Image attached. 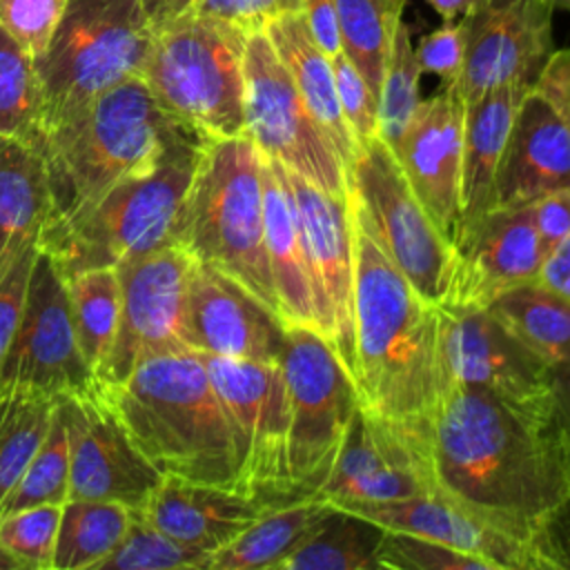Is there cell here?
Returning <instances> with one entry per match:
<instances>
[{"label":"cell","mask_w":570,"mask_h":570,"mask_svg":"<svg viewBox=\"0 0 570 570\" xmlns=\"http://www.w3.org/2000/svg\"><path fill=\"white\" fill-rule=\"evenodd\" d=\"M428 465L430 494L525 543L539 519L570 494L552 394L519 401L472 385H443L430 416Z\"/></svg>","instance_id":"6da1fadb"},{"label":"cell","mask_w":570,"mask_h":570,"mask_svg":"<svg viewBox=\"0 0 570 570\" xmlns=\"http://www.w3.org/2000/svg\"><path fill=\"white\" fill-rule=\"evenodd\" d=\"M354 245V387L358 405L396 423L430 421L441 390L439 305L428 303L372 234L347 191Z\"/></svg>","instance_id":"7a4b0ae2"},{"label":"cell","mask_w":570,"mask_h":570,"mask_svg":"<svg viewBox=\"0 0 570 570\" xmlns=\"http://www.w3.org/2000/svg\"><path fill=\"white\" fill-rule=\"evenodd\" d=\"M105 390L134 443L163 474L236 490L232 430L196 350L149 352L122 383Z\"/></svg>","instance_id":"3957f363"},{"label":"cell","mask_w":570,"mask_h":570,"mask_svg":"<svg viewBox=\"0 0 570 570\" xmlns=\"http://www.w3.org/2000/svg\"><path fill=\"white\" fill-rule=\"evenodd\" d=\"M205 142L198 131L183 129L151 165L120 178L71 216L47 220L38 249L69 278L176 245L178 216Z\"/></svg>","instance_id":"277c9868"},{"label":"cell","mask_w":570,"mask_h":570,"mask_svg":"<svg viewBox=\"0 0 570 570\" xmlns=\"http://www.w3.org/2000/svg\"><path fill=\"white\" fill-rule=\"evenodd\" d=\"M183 129L187 127L156 102L140 76L96 96L76 118L47 136V220L71 216L120 178L151 165Z\"/></svg>","instance_id":"5b68a950"},{"label":"cell","mask_w":570,"mask_h":570,"mask_svg":"<svg viewBox=\"0 0 570 570\" xmlns=\"http://www.w3.org/2000/svg\"><path fill=\"white\" fill-rule=\"evenodd\" d=\"M176 245L278 314L265 252L263 154L249 136L205 142L178 216Z\"/></svg>","instance_id":"8992f818"},{"label":"cell","mask_w":570,"mask_h":570,"mask_svg":"<svg viewBox=\"0 0 570 570\" xmlns=\"http://www.w3.org/2000/svg\"><path fill=\"white\" fill-rule=\"evenodd\" d=\"M154 38L140 78L156 102L207 140L245 134L240 27L178 16L151 24Z\"/></svg>","instance_id":"52a82bcc"},{"label":"cell","mask_w":570,"mask_h":570,"mask_svg":"<svg viewBox=\"0 0 570 570\" xmlns=\"http://www.w3.org/2000/svg\"><path fill=\"white\" fill-rule=\"evenodd\" d=\"M154 29L142 0H69L36 58L45 91V142L109 87L140 76Z\"/></svg>","instance_id":"ba28073f"},{"label":"cell","mask_w":570,"mask_h":570,"mask_svg":"<svg viewBox=\"0 0 570 570\" xmlns=\"http://www.w3.org/2000/svg\"><path fill=\"white\" fill-rule=\"evenodd\" d=\"M278 363L289 394L292 483L298 497H309L336 461L358 394L336 350L314 327L287 325Z\"/></svg>","instance_id":"9c48e42d"},{"label":"cell","mask_w":570,"mask_h":570,"mask_svg":"<svg viewBox=\"0 0 570 570\" xmlns=\"http://www.w3.org/2000/svg\"><path fill=\"white\" fill-rule=\"evenodd\" d=\"M198 354L232 430L236 490L269 503L298 497L287 456L289 394L281 363Z\"/></svg>","instance_id":"30bf717a"},{"label":"cell","mask_w":570,"mask_h":570,"mask_svg":"<svg viewBox=\"0 0 570 570\" xmlns=\"http://www.w3.org/2000/svg\"><path fill=\"white\" fill-rule=\"evenodd\" d=\"M243 80L245 136L256 149L325 191L347 194L350 178L338 154L263 29L247 33Z\"/></svg>","instance_id":"8fae6325"},{"label":"cell","mask_w":570,"mask_h":570,"mask_svg":"<svg viewBox=\"0 0 570 570\" xmlns=\"http://www.w3.org/2000/svg\"><path fill=\"white\" fill-rule=\"evenodd\" d=\"M350 191L365 207L374 238L419 296L441 305L452 278L454 245L432 220L381 136L358 149Z\"/></svg>","instance_id":"7c38bea8"},{"label":"cell","mask_w":570,"mask_h":570,"mask_svg":"<svg viewBox=\"0 0 570 570\" xmlns=\"http://www.w3.org/2000/svg\"><path fill=\"white\" fill-rule=\"evenodd\" d=\"M60 407L69 441V499L142 510L165 474L134 443L105 385L96 379L60 396Z\"/></svg>","instance_id":"4fadbf2b"},{"label":"cell","mask_w":570,"mask_h":570,"mask_svg":"<svg viewBox=\"0 0 570 570\" xmlns=\"http://www.w3.org/2000/svg\"><path fill=\"white\" fill-rule=\"evenodd\" d=\"M570 189V49L552 51L530 82L497 174L494 205Z\"/></svg>","instance_id":"5bb4252c"},{"label":"cell","mask_w":570,"mask_h":570,"mask_svg":"<svg viewBox=\"0 0 570 570\" xmlns=\"http://www.w3.org/2000/svg\"><path fill=\"white\" fill-rule=\"evenodd\" d=\"M196 258L180 245H167L116 265L120 318L114 345L96 372L105 385L122 383L136 361L149 352L187 347V289Z\"/></svg>","instance_id":"9a60e30c"},{"label":"cell","mask_w":570,"mask_h":570,"mask_svg":"<svg viewBox=\"0 0 570 570\" xmlns=\"http://www.w3.org/2000/svg\"><path fill=\"white\" fill-rule=\"evenodd\" d=\"M96 381L85 361L71 318L67 281L38 249L20 327L0 370V387H24L65 396Z\"/></svg>","instance_id":"2e32d148"},{"label":"cell","mask_w":570,"mask_h":570,"mask_svg":"<svg viewBox=\"0 0 570 570\" xmlns=\"http://www.w3.org/2000/svg\"><path fill=\"white\" fill-rule=\"evenodd\" d=\"M430 421L396 423L356 407L336 461L316 492L330 503H376L430 494Z\"/></svg>","instance_id":"e0dca14e"},{"label":"cell","mask_w":570,"mask_h":570,"mask_svg":"<svg viewBox=\"0 0 570 570\" xmlns=\"http://www.w3.org/2000/svg\"><path fill=\"white\" fill-rule=\"evenodd\" d=\"M283 174L296 205L318 332L354 376V245L347 194L325 191L285 167Z\"/></svg>","instance_id":"ac0fdd59"},{"label":"cell","mask_w":570,"mask_h":570,"mask_svg":"<svg viewBox=\"0 0 570 570\" xmlns=\"http://www.w3.org/2000/svg\"><path fill=\"white\" fill-rule=\"evenodd\" d=\"M552 4L546 0H476L461 18L465 105L508 82H532L552 53Z\"/></svg>","instance_id":"d6986e66"},{"label":"cell","mask_w":570,"mask_h":570,"mask_svg":"<svg viewBox=\"0 0 570 570\" xmlns=\"http://www.w3.org/2000/svg\"><path fill=\"white\" fill-rule=\"evenodd\" d=\"M454 267L445 301L450 312L485 309L501 294L539 278L543 252L532 203L494 205L452 238Z\"/></svg>","instance_id":"ffe728a7"},{"label":"cell","mask_w":570,"mask_h":570,"mask_svg":"<svg viewBox=\"0 0 570 570\" xmlns=\"http://www.w3.org/2000/svg\"><path fill=\"white\" fill-rule=\"evenodd\" d=\"M439 318L441 387L448 383L472 385L519 401L552 394V370L488 307L465 312L439 307Z\"/></svg>","instance_id":"44dd1931"},{"label":"cell","mask_w":570,"mask_h":570,"mask_svg":"<svg viewBox=\"0 0 570 570\" xmlns=\"http://www.w3.org/2000/svg\"><path fill=\"white\" fill-rule=\"evenodd\" d=\"M285 327L249 289L196 261L187 289V347L223 358L278 363Z\"/></svg>","instance_id":"7402d4cb"},{"label":"cell","mask_w":570,"mask_h":570,"mask_svg":"<svg viewBox=\"0 0 570 570\" xmlns=\"http://www.w3.org/2000/svg\"><path fill=\"white\" fill-rule=\"evenodd\" d=\"M465 102L454 85L419 102L405 134L392 149L410 187L452 240L459 227Z\"/></svg>","instance_id":"603a6c76"},{"label":"cell","mask_w":570,"mask_h":570,"mask_svg":"<svg viewBox=\"0 0 570 570\" xmlns=\"http://www.w3.org/2000/svg\"><path fill=\"white\" fill-rule=\"evenodd\" d=\"M338 508L361 514L385 530L428 537L461 552L481 557L494 570H537L525 541L439 494H419L376 503H338Z\"/></svg>","instance_id":"cb8c5ba5"},{"label":"cell","mask_w":570,"mask_h":570,"mask_svg":"<svg viewBox=\"0 0 570 570\" xmlns=\"http://www.w3.org/2000/svg\"><path fill=\"white\" fill-rule=\"evenodd\" d=\"M267 505L269 501L234 488L165 474L142 512L176 541L212 557V552L227 546L254 523Z\"/></svg>","instance_id":"d4e9b609"},{"label":"cell","mask_w":570,"mask_h":570,"mask_svg":"<svg viewBox=\"0 0 570 570\" xmlns=\"http://www.w3.org/2000/svg\"><path fill=\"white\" fill-rule=\"evenodd\" d=\"M530 82H508L485 91L465 105L463 158L459 191V229L468 227L494 207V187L501 156L517 116V109ZM454 232V236H456Z\"/></svg>","instance_id":"484cf974"},{"label":"cell","mask_w":570,"mask_h":570,"mask_svg":"<svg viewBox=\"0 0 570 570\" xmlns=\"http://www.w3.org/2000/svg\"><path fill=\"white\" fill-rule=\"evenodd\" d=\"M263 216L265 252L276 292L278 314L285 325L318 330L316 303L303 249L296 205L281 163L263 156Z\"/></svg>","instance_id":"4316f807"},{"label":"cell","mask_w":570,"mask_h":570,"mask_svg":"<svg viewBox=\"0 0 570 570\" xmlns=\"http://www.w3.org/2000/svg\"><path fill=\"white\" fill-rule=\"evenodd\" d=\"M263 31L287 67L303 102L332 142L350 178L358 147L341 111L332 58L316 45L301 11H289L269 20Z\"/></svg>","instance_id":"83f0119b"},{"label":"cell","mask_w":570,"mask_h":570,"mask_svg":"<svg viewBox=\"0 0 570 570\" xmlns=\"http://www.w3.org/2000/svg\"><path fill=\"white\" fill-rule=\"evenodd\" d=\"M51 216L45 156L0 138V276Z\"/></svg>","instance_id":"f1b7e54d"},{"label":"cell","mask_w":570,"mask_h":570,"mask_svg":"<svg viewBox=\"0 0 570 570\" xmlns=\"http://www.w3.org/2000/svg\"><path fill=\"white\" fill-rule=\"evenodd\" d=\"M332 508L318 494L269 503L236 539L212 552L205 570H276Z\"/></svg>","instance_id":"f546056e"},{"label":"cell","mask_w":570,"mask_h":570,"mask_svg":"<svg viewBox=\"0 0 570 570\" xmlns=\"http://www.w3.org/2000/svg\"><path fill=\"white\" fill-rule=\"evenodd\" d=\"M492 316L510 330L550 370L570 365V301L539 281L519 285L488 305Z\"/></svg>","instance_id":"4dcf8cb0"},{"label":"cell","mask_w":570,"mask_h":570,"mask_svg":"<svg viewBox=\"0 0 570 570\" xmlns=\"http://www.w3.org/2000/svg\"><path fill=\"white\" fill-rule=\"evenodd\" d=\"M385 528L334 505L276 570H381Z\"/></svg>","instance_id":"1f68e13d"},{"label":"cell","mask_w":570,"mask_h":570,"mask_svg":"<svg viewBox=\"0 0 570 570\" xmlns=\"http://www.w3.org/2000/svg\"><path fill=\"white\" fill-rule=\"evenodd\" d=\"M0 138L45 149V91L33 53L0 27Z\"/></svg>","instance_id":"d6a6232c"},{"label":"cell","mask_w":570,"mask_h":570,"mask_svg":"<svg viewBox=\"0 0 570 570\" xmlns=\"http://www.w3.org/2000/svg\"><path fill=\"white\" fill-rule=\"evenodd\" d=\"M129 514V508L114 501H65L53 550V570H96L122 539Z\"/></svg>","instance_id":"836d02e7"},{"label":"cell","mask_w":570,"mask_h":570,"mask_svg":"<svg viewBox=\"0 0 570 570\" xmlns=\"http://www.w3.org/2000/svg\"><path fill=\"white\" fill-rule=\"evenodd\" d=\"M67 281L71 318L80 352L94 374L105 363L120 318V281L116 267H91Z\"/></svg>","instance_id":"e575fe53"},{"label":"cell","mask_w":570,"mask_h":570,"mask_svg":"<svg viewBox=\"0 0 570 570\" xmlns=\"http://www.w3.org/2000/svg\"><path fill=\"white\" fill-rule=\"evenodd\" d=\"M403 9L387 0H336L341 51L379 100L392 40Z\"/></svg>","instance_id":"d590c367"},{"label":"cell","mask_w":570,"mask_h":570,"mask_svg":"<svg viewBox=\"0 0 570 570\" xmlns=\"http://www.w3.org/2000/svg\"><path fill=\"white\" fill-rule=\"evenodd\" d=\"M56 405L58 396L45 392L0 387V501L42 445Z\"/></svg>","instance_id":"8d00e7d4"},{"label":"cell","mask_w":570,"mask_h":570,"mask_svg":"<svg viewBox=\"0 0 570 570\" xmlns=\"http://www.w3.org/2000/svg\"><path fill=\"white\" fill-rule=\"evenodd\" d=\"M65 501H69V441L58 396L51 428L22 476L0 501V514L36 505H62Z\"/></svg>","instance_id":"74e56055"},{"label":"cell","mask_w":570,"mask_h":570,"mask_svg":"<svg viewBox=\"0 0 570 570\" xmlns=\"http://www.w3.org/2000/svg\"><path fill=\"white\" fill-rule=\"evenodd\" d=\"M207 559V552L189 548L154 525L142 510H131L122 539L96 570H205Z\"/></svg>","instance_id":"f35d334b"},{"label":"cell","mask_w":570,"mask_h":570,"mask_svg":"<svg viewBox=\"0 0 570 570\" xmlns=\"http://www.w3.org/2000/svg\"><path fill=\"white\" fill-rule=\"evenodd\" d=\"M421 73L410 27L401 18L379 91V136L390 149L399 145L421 102Z\"/></svg>","instance_id":"ab89813d"},{"label":"cell","mask_w":570,"mask_h":570,"mask_svg":"<svg viewBox=\"0 0 570 570\" xmlns=\"http://www.w3.org/2000/svg\"><path fill=\"white\" fill-rule=\"evenodd\" d=\"M301 2L303 0H142V7L151 24L178 16H196L227 22L249 33L283 13L301 11Z\"/></svg>","instance_id":"60d3db41"},{"label":"cell","mask_w":570,"mask_h":570,"mask_svg":"<svg viewBox=\"0 0 570 570\" xmlns=\"http://www.w3.org/2000/svg\"><path fill=\"white\" fill-rule=\"evenodd\" d=\"M62 505H36L0 514V543L24 570H53Z\"/></svg>","instance_id":"b9f144b4"},{"label":"cell","mask_w":570,"mask_h":570,"mask_svg":"<svg viewBox=\"0 0 570 570\" xmlns=\"http://www.w3.org/2000/svg\"><path fill=\"white\" fill-rule=\"evenodd\" d=\"M379 563L381 570H494L481 557L399 530L385 532Z\"/></svg>","instance_id":"7bdbcfd3"},{"label":"cell","mask_w":570,"mask_h":570,"mask_svg":"<svg viewBox=\"0 0 570 570\" xmlns=\"http://www.w3.org/2000/svg\"><path fill=\"white\" fill-rule=\"evenodd\" d=\"M330 58L343 118L354 136L356 147L361 149L379 136V100L343 51H336Z\"/></svg>","instance_id":"ee69618b"},{"label":"cell","mask_w":570,"mask_h":570,"mask_svg":"<svg viewBox=\"0 0 570 570\" xmlns=\"http://www.w3.org/2000/svg\"><path fill=\"white\" fill-rule=\"evenodd\" d=\"M69 0H0V27L18 38L33 58L42 56Z\"/></svg>","instance_id":"f6af8a7d"},{"label":"cell","mask_w":570,"mask_h":570,"mask_svg":"<svg viewBox=\"0 0 570 570\" xmlns=\"http://www.w3.org/2000/svg\"><path fill=\"white\" fill-rule=\"evenodd\" d=\"M38 256V238L22 247L0 276V370L22 321L29 276Z\"/></svg>","instance_id":"bcb514c9"},{"label":"cell","mask_w":570,"mask_h":570,"mask_svg":"<svg viewBox=\"0 0 570 570\" xmlns=\"http://www.w3.org/2000/svg\"><path fill=\"white\" fill-rule=\"evenodd\" d=\"M528 546L537 570H570V494L539 519Z\"/></svg>","instance_id":"7dc6e473"},{"label":"cell","mask_w":570,"mask_h":570,"mask_svg":"<svg viewBox=\"0 0 570 570\" xmlns=\"http://www.w3.org/2000/svg\"><path fill=\"white\" fill-rule=\"evenodd\" d=\"M414 49L423 73H434L445 87L456 85L465 51L461 22H443V27L423 36Z\"/></svg>","instance_id":"c3c4849f"},{"label":"cell","mask_w":570,"mask_h":570,"mask_svg":"<svg viewBox=\"0 0 570 570\" xmlns=\"http://www.w3.org/2000/svg\"><path fill=\"white\" fill-rule=\"evenodd\" d=\"M532 216L546 258L570 234V189H557L532 200Z\"/></svg>","instance_id":"681fc988"},{"label":"cell","mask_w":570,"mask_h":570,"mask_svg":"<svg viewBox=\"0 0 570 570\" xmlns=\"http://www.w3.org/2000/svg\"><path fill=\"white\" fill-rule=\"evenodd\" d=\"M301 13H303V18L307 22V29L314 36L316 45L327 56H334L336 51H341L336 0H303L301 2Z\"/></svg>","instance_id":"f907efd6"},{"label":"cell","mask_w":570,"mask_h":570,"mask_svg":"<svg viewBox=\"0 0 570 570\" xmlns=\"http://www.w3.org/2000/svg\"><path fill=\"white\" fill-rule=\"evenodd\" d=\"M537 281L570 301V234L543 258Z\"/></svg>","instance_id":"816d5d0a"},{"label":"cell","mask_w":570,"mask_h":570,"mask_svg":"<svg viewBox=\"0 0 570 570\" xmlns=\"http://www.w3.org/2000/svg\"><path fill=\"white\" fill-rule=\"evenodd\" d=\"M552 401L559 428L570 439V365L552 370Z\"/></svg>","instance_id":"f5cc1de1"},{"label":"cell","mask_w":570,"mask_h":570,"mask_svg":"<svg viewBox=\"0 0 570 570\" xmlns=\"http://www.w3.org/2000/svg\"><path fill=\"white\" fill-rule=\"evenodd\" d=\"M428 2L443 18V22H454L456 18H463L476 0H428Z\"/></svg>","instance_id":"db71d44e"},{"label":"cell","mask_w":570,"mask_h":570,"mask_svg":"<svg viewBox=\"0 0 570 570\" xmlns=\"http://www.w3.org/2000/svg\"><path fill=\"white\" fill-rule=\"evenodd\" d=\"M0 570H24V566L0 543Z\"/></svg>","instance_id":"11a10c76"},{"label":"cell","mask_w":570,"mask_h":570,"mask_svg":"<svg viewBox=\"0 0 570 570\" xmlns=\"http://www.w3.org/2000/svg\"><path fill=\"white\" fill-rule=\"evenodd\" d=\"M559 432H561V428H559ZM561 441H563V450H566V465H568V481H570V439L561 432Z\"/></svg>","instance_id":"9f6ffc18"},{"label":"cell","mask_w":570,"mask_h":570,"mask_svg":"<svg viewBox=\"0 0 570 570\" xmlns=\"http://www.w3.org/2000/svg\"><path fill=\"white\" fill-rule=\"evenodd\" d=\"M546 2H550L552 7H559V9H568V11H570V0H546Z\"/></svg>","instance_id":"6f0895ef"},{"label":"cell","mask_w":570,"mask_h":570,"mask_svg":"<svg viewBox=\"0 0 570 570\" xmlns=\"http://www.w3.org/2000/svg\"><path fill=\"white\" fill-rule=\"evenodd\" d=\"M387 2H390V4H396V7H401V9L405 7V0H387Z\"/></svg>","instance_id":"680465c9"}]
</instances>
